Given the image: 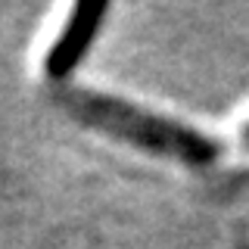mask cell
<instances>
[{"label":"cell","mask_w":249,"mask_h":249,"mask_svg":"<svg viewBox=\"0 0 249 249\" xmlns=\"http://www.w3.org/2000/svg\"><path fill=\"white\" fill-rule=\"evenodd\" d=\"M103 16H106V3H97V0H84V3L75 6L72 16H69V22H66V28H62V35L56 37V44L47 50V59H44L47 78L62 81V78L81 62L84 50H88L90 41L97 37Z\"/></svg>","instance_id":"7a4b0ae2"},{"label":"cell","mask_w":249,"mask_h":249,"mask_svg":"<svg viewBox=\"0 0 249 249\" xmlns=\"http://www.w3.org/2000/svg\"><path fill=\"white\" fill-rule=\"evenodd\" d=\"M56 100L72 115H78L81 122L93 124V128L119 134L124 140H131V143L150 146L156 153H168L181 162H190V165H206L221 153V143L212 140L209 134L193 131L181 122L143 112V109L124 103L119 97L75 88V90H56Z\"/></svg>","instance_id":"6da1fadb"}]
</instances>
